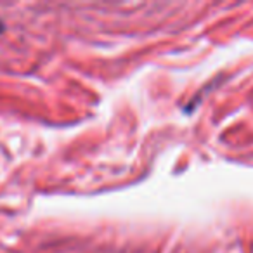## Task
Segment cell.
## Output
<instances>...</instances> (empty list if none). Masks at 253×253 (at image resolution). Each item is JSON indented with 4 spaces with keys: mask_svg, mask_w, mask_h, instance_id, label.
<instances>
[{
    "mask_svg": "<svg viewBox=\"0 0 253 253\" xmlns=\"http://www.w3.org/2000/svg\"><path fill=\"white\" fill-rule=\"evenodd\" d=\"M4 32V25H2V23H0V33Z\"/></svg>",
    "mask_w": 253,
    "mask_h": 253,
    "instance_id": "obj_1",
    "label": "cell"
}]
</instances>
